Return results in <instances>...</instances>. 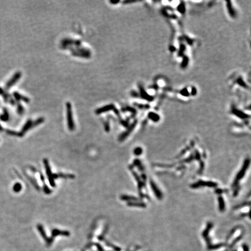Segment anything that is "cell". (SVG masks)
I'll return each instance as SVG.
<instances>
[{
    "instance_id": "35",
    "label": "cell",
    "mask_w": 251,
    "mask_h": 251,
    "mask_svg": "<svg viewBox=\"0 0 251 251\" xmlns=\"http://www.w3.org/2000/svg\"><path fill=\"white\" fill-rule=\"evenodd\" d=\"M5 92V91H4V90L3 89V88L0 87V95H2Z\"/></svg>"
},
{
    "instance_id": "14",
    "label": "cell",
    "mask_w": 251,
    "mask_h": 251,
    "mask_svg": "<svg viewBox=\"0 0 251 251\" xmlns=\"http://www.w3.org/2000/svg\"><path fill=\"white\" fill-rule=\"evenodd\" d=\"M72 55L76 57L82 58L85 59H89L91 58V55L87 54V53H82V52L76 51H72Z\"/></svg>"
},
{
    "instance_id": "22",
    "label": "cell",
    "mask_w": 251,
    "mask_h": 251,
    "mask_svg": "<svg viewBox=\"0 0 251 251\" xmlns=\"http://www.w3.org/2000/svg\"><path fill=\"white\" fill-rule=\"evenodd\" d=\"M148 116L154 122H157L158 120H159V116H158V114H154V113H150V114H149Z\"/></svg>"
},
{
    "instance_id": "31",
    "label": "cell",
    "mask_w": 251,
    "mask_h": 251,
    "mask_svg": "<svg viewBox=\"0 0 251 251\" xmlns=\"http://www.w3.org/2000/svg\"><path fill=\"white\" fill-rule=\"evenodd\" d=\"M105 129L106 131H109L110 130L109 125V123H108V122H107L105 123Z\"/></svg>"
},
{
    "instance_id": "24",
    "label": "cell",
    "mask_w": 251,
    "mask_h": 251,
    "mask_svg": "<svg viewBox=\"0 0 251 251\" xmlns=\"http://www.w3.org/2000/svg\"><path fill=\"white\" fill-rule=\"evenodd\" d=\"M6 133L10 135V136H18L19 137V133L16 131H13V130H7Z\"/></svg>"
},
{
    "instance_id": "21",
    "label": "cell",
    "mask_w": 251,
    "mask_h": 251,
    "mask_svg": "<svg viewBox=\"0 0 251 251\" xmlns=\"http://www.w3.org/2000/svg\"><path fill=\"white\" fill-rule=\"evenodd\" d=\"M22 188V185L20 183H16L15 185H14V187H13V190H14V192H20V191H21Z\"/></svg>"
},
{
    "instance_id": "11",
    "label": "cell",
    "mask_w": 251,
    "mask_h": 251,
    "mask_svg": "<svg viewBox=\"0 0 251 251\" xmlns=\"http://www.w3.org/2000/svg\"><path fill=\"white\" fill-rule=\"evenodd\" d=\"M13 95H14V99H15V101H18V102L22 101L25 103H26V104H28V103L30 102V99L28 97L22 95V94L19 93L18 92H16V91L13 92Z\"/></svg>"
},
{
    "instance_id": "34",
    "label": "cell",
    "mask_w": 251,
    "mask_h": 251,
    "mask_svg": "<svg viewBox=\"0 0 251 251\" xmlns=\"http://www.w3.org/2000/svg\"><path fill=\"white\" fill-rule=\"evenodd\" d=\"M187 63H188V59H187V58H185L184 60L183 63V66H187Z\"/></svg>"
},
{
    "instance_id": "7",
    "label": "cell",
    "mask_w": 251,
    "mask_h": 251,
    "mask_svg": "<svg viewBox=\"0 0 251 251\" xmlns=\"http://www.w3.org/2000/svg\"><path fill=\"white\" fill-rule=\"evenodd\" d=\"M37 228H38V230L39 231V232H40V235H41L42 237L43 238V239H44L45 241L47 243V245H50L51 244H52L53 241V239L52 238L48 237L47 235H46V232H45L44 229V228H43V226H41V224H38V226H37Z\"/></svg>"
},
{
    "instance_id": "1",
    "label": "cell",
    "mask_w": 251,
    "mask_h": 251,
    "mask_svg": "<svg viewBox=\"0 0 251 251\" xmlns=\"http://www.w3.org/2000/svg\"><path fill=\"white\" fill-rule=\"evenodd\" d=\"M66 116H67V123L68 129L70 131H73L75 129V124L74 123L73 118V113H72V104L70 102H68L66 104Z\"/></svg>"
},
{
    "instance_id": "12",
    "label": "cell",
    "mask_w": 251,
    "mask_h": 251,
    "mask_svg": "<svg viewBox=\"0 0 251 251\" xmlns=\"http://www.w3.org/2000/svg\"><path fill=\"white\" fill-rule=\"evenodd\" d=\"M150 185L151 187L152 191L154 192L155 196L157 197V198L159 199H161L162 198V192H161L160 190L159 189V188H158L157 185H156V184H155L153 181L151 180L150 181Z\"/></svg>"
},
{
    "instance_id": "16",
    "label": "cell",
    "mask_w": 251,
    "mask_h": 251,
    "mask_svg": "<svg viewBox=\"0 0 251 251\" xmlns=\"http://www.w3.org/2000/svg\"><path fill=\"white\" fill-rule=\"evenodd\" d=\"M218 202H219V210L221 212L224 211L225 210V203L224 201V199L222 198L221 197H220L218 198Z\"/></svg>"
},
{
    "instance_id": "20",
    "label": "cell",
    "mask_w": 251,
    "mask_h": 251,
    "mask_svg": "<svg viewBox=\"0 0 251 251\" xmlns=\"http://www.w3.org/2000/svg\"><path fill=\"white\" fill-rule=\"evenodd\" d=\"M24 107L23 106L21 103L18 102V104H17V112H18V114H22L24 113Z\"/></svg>"
},
{
    "instance_id": "29",
    "label": "cell",
    "mask_w": 251,
    "mask_h": 251,
    "mask_svg": "<svg viewBox=\"0 0 251 251\" xmlns=\"http://www.w3.org/2000/svg\"><path fill=\"white\" fill-rule=\"evenodd\" d=\"M184 9H185V8H184V6L183 5V4H181L180 6L178 7V10H179L180 12L181 13L184 12V11H185Z\"/></svg>"
},
{
    "instance_id": "27",
    "label": "cell",
    "mask_w": 251,
    "mask_h": 251,
    "mask_svg": "<svg viewBox=\"0 0 251 251\" xmlns=\"http://www.w3.org/2000/svg\"><path fill=\"white\" fill-rule=\"evenodd\" d=\"M228 9H229V12H230V15H231L232 16H234L235 15V13H234V12L233 9H232V8H231V7L230 4H228Z\"/></svg>"
},
{
    "instance_id": "32",
    "label": "cell",
    "mask_w": 251,
    "mask_h": 251,
    "mask_svg": "<svg viewBox=\"0 0 251 251\" xmlns=\"http://www.w3.org/2000/svg\"><path fill=\"white\" fill-rule=\"evenodd\" d=\"M96 246H97V248H98V251H104V249H103L102 246H101V245L99 244V243H97Z\"/></svg>"
},
{
    "instance_id": "33",
    "label": "cell",
    "mask_w": 251,
    "mask_h": 251,
    "mask_svg": "<svg viewBox=\"0 0 251 251\" xmlns=\"http://www.w3.org/2000/svg\"><path fill=\"white\" fill-rule=\"evenodd\" d=\"M242 248H243V251H249V247H248V246L247 245H245V244L243 245Z\"/></svg>"
},
{
    "instance_id": "2",
    "label": "cell",
    "mask_w": 251,
    "mask_h": 251,
    "mask_svg": "<svg viewBox=\"0 0 251 251\" xmlns=\"http://www.w3.org/2000/svg\"><path fill=\"white\" fill-rule=\"evenodd\" d=\"M249 165H250V160L249 159H246V160L244 161L243 164V166L242 167L241 169L239 171L238 173L237 174V175H236V177L235 178L234 181L233 183V187H236L238 184L239 181L245 175V173H246V170L249 167Z\"/></svg>"
},
{
    "instance_id": "38",
    "label": "cell",
    "mask_w": 251,
    "mask_h": 251,
    "mask_svg": "<svg viewBox=\"0 0 251 251\" xmlns=\"http://www.w3.org/2000/svg\"><path fill=\"white\" fill-rule=\"evenodd\" d=\"M236 251V250H234V251Z\"/></svg>"
},
{
    "instance_id": "37",
    "label": "cell",
    "mask_w": 251,
    "mask_h": 251,
    "mask_svg": "<svg viewBox=\"0 0 251 251\" xmlns=\"http://www.w3.org/2000/svg\"><path fill=\"white\" fill-rule=\"evenodd\" d=\"M2 130H3V128H2V127L1 126V124H0V131H2Z\"/></svg>"
},
{
    "instance_id": "26",
    "label": "cell",
    "mask_w": 251,
    "mask_h": 251,
    "mask_svg": "<svg viewBox=\"0 0 251 251\" xmlns=\"http://www.w3.org/2000/svg\"><path fill=\"white\" fill-rule=\"evenodd\" d=\"M2 97H3V99H4V101H5V102H8V101H9V98H9V95L8 93H7V92H4V94L2 95Z\"/></svg>"
},
{
    "instance_id": "28",
    "label": "cell",
    "mask_w": 251,
    "mask_h": 251,
    "mask_svg": "<svg viewBox=\"0 0 251 251\" xmlns=\"http://www.w3.org/2000/svg\"><path fill=\"white\" fill-rule=\"evenodd\" d=\"M9 102L12 105H15L16 104V101L15 100V99H14V98H9Z\"/></svg>"
},
{
    "instance_id": "15",
    "label": "cell",
    "mask_w": 251,
    "mask_h": 251,
    "mask_svg": "<svg viewBox=\"0 0 251 251\" xmlns=\"http://www.w3.org/2000/svg\"><path fill=\"white\" fill-rule=\"evenodd\" d=\"M9 119V114L7 108L3 109V114H0V120L2 122H7Z\"/></svg>"
},
{
    "instance_id": "19",
    "label": "cell",
    "mask_w": 251,
    "mask_h": 251,
    "mask_svg": "<svg viewBox=\"0 0 251 251\" xmlns=\"http://www.w3.org/2000/svg\"><path fill=\"white\" fill-rule=\"evenodd\" d=\"M129 206H136V207H145V204L142 202H129L128 204Z\"/></svg>"
},
{
    "instance_id": "17",
    "label": "cell",
    "mask_w": 251,
    "mask_h": 251,
    "mask_svg": "<svg viewBox=\"0 0 251 251\" xmlns=\"http://www.w3.org/2000/svg\"><path fill=\"white\" fill-rule=\"evenodd\" d=\"M44 122V117H39V118L37 119V120H36L35 121L33 122L32 128H34V127H36V126H38L39 124H41V123H43V122Z\"/></svg>"
},
{
    "instance_id": "23",
    "label": "cell",
    "mask_w": 251,
    "mask_h": 251,
    "mask_svg": "<svg viewBox=\"0 0 251 251\" xmlns=\"http://www.w3.org/2000/svg\"><path fill=\"white\" fill-rule=\"evenodd\" d=\"M143 153V149L141 147H137L134 149V153L137 156H140Z\"/></svg>"
},
{
    "instance_id": "30",
    "label": "cell",
    "mask_w": 251,
    "mask_h": 251,
    "mask_svg": "<svg viewBox=\"0 0 251 251\" xmlns=\"http://www.w3.org/2000/svg\"><path fill=\"white\" fill-rule=\"evenodd\" d=\"M44 192L46 193H47V194H49V193H50L51 191V190L49 189L48 187L46 186V185H44Z\"/></svg>"
},
{
    "instance_id": "25",
    "label": "cell",
    "mask_w": 251,
    "mask_h": 251,
    "mask_svg": "<svg viewBox=\"0 0 251 251\" xmlns=\"http://www.w3.org/2000/svg\"><path fill=\"white\" fill-rule=\"evenodd\" d=\"M234 114H236V115H237L238 116L241 117V118H245V117H247V116H246V114H245L242 112H239V111H234Z\"/></svg>"
},
{
    "instance_id": "18",
    "label": "cell",
    "mask_w": 251,
    "mask_h": 251,
    "mask_svg": "<svg viewBox=\"0 0 251 251\" xmlns=\"http://www.w3.org/2000/svg\"><path fill=\"white\" fill-rule=\"evenodd\" d=\"M120 198L123 200V201H137V198H136V197H132V196H128V195H123L120 197Z\"/></svg>"
},
{
    "instance_id": "9",
    "label": "cell",
    "mask_w": 251,
    "mask_h": 251,
    "mask_svg": "<svg viewBox=\"0 0 251 251\" xmlns=\"http://www.w3.org/2000/svg\"><path fill=\"white\" fill-rule=\"evenodd\" d=\"M136 124H137V121L136 120V121H135L133 123V124H132L129 127V129H127V130H126L125 132H124V133H122V135H120L119 138V140L120 141H122L124 140V139L128 137V136H129V134H130V133L133 131V129H134V127H136Z\"/></svg>"
},
{
    "instance_id": "4",
    "label": "cell",
    "mask_w": 251,
    "mask_h": 251,
    "mask_svg": "<svg viewBox=\"0 0 251 251\" xmlns=\"http://www.w3.org/2000/svg\"><path fill=\"white\" fill-rule=\"evenodd\" d=\"M22 76V73L21 72H17L13 75V76L11 78V79L5 85V88L7 90H9L11 87L15 85L17 82L19 80Z\"/></svg>"
},
{
    "instance_id": "8",
    "label": "cell",
    "mask_w": 251,
    "mask_h": 251,
    "mask_svg": "<svg viewBox=\"0 0 251 251\" xmlns=\"http://www.w3.org/2000/svg\"><path fill=\"white\" fill-rule=\"evenodd\" d=\"M114 108H115V106H114V104H108V105H105L104 106L101 107V108H98L97 109L95 110V114H104V113L107 112L108 111H112V110L114 109Z\"/></svg>"
},
{
    "instance_id": "5",
    "label": "cell",
    "mask_w": 251,
    "mask_h": 251,
    "mask_svg": "<svg viewBox=\"0 0 251 251\" xmlns=\"http://www.w3.org/2000/svg\"><path fill=\"white\" fill-rule=\"evenodd\" d=\"M44 166L46 170V173L48 175V178L49 181H50V183L52 187H55V184L54 182V178H53V175L52 173L51 170L50 169V165H49L47 159H44Z\"/></svg>"
},
{
    "instance_id": "36",
    "label": "cell",
    "mask_w": 251,
    "mask_h": 251,
    "mask_svg": "<svg viewBox=\"0 0 251 251\" xmlns=\"http://www.w3.org/2000/svg\"><path fill=\"white\" fill-rule=\"evenodd\" d=\"M119 2H120L119 1H109L110 3L112 4H118Z\"/></svg>"
},
{
    "instance_id": "3",
    "label": "cell",
    "mask_w": 251,
    "mask_h": 251,
    "mask_svg": "<svg viewBox=\"0 0 251 251\" xmlns=\"http://www.w3.org/2000/svg\"><path fill=\"white\" fill-rule=\"evenodd\" d=\"M217 184L212 181H198V182L194 183L191 185V187L192 188H197L201 187H217Z\"/></svg>"
},
{
    "instance_id": "13",
    "label": "cell",
    "mask_w": 251,
    "mask_h": 251,
    "mask_svg": "<svg viewBox=\"0 0 251 251\" xmlns=\"http://www.w3.org/2000/svg\"><path fill=\"white\" fill-rule=\"evenodd\" d=\"M70 235V233L67 231H62L58 229H53L52 231V238L58 236H69Z\"/></svg>"
},
{
    "instance_id": "10",
    "label": "cell",
    "mask_w": 251,
    "mask_h": 251,
    "mask_svg": "<svg viewBox=\"0 0 251 251\" xmlns=\"http://www.w3.org/2000/svg\"><path fill=\"white\" fill-rule=\"evenodd\" d=\"M32 123L33 121L29 119L27 120L25 124H24L23 127L21 131L20 132V133H19V137H22V136H23L24 134H25L27 131H29L30 129H32Z\"/></svg>"
},
{
    "instance_id": "6",
    "label": "cell",
    "mask_w": 251,
    "mask_h": 251,
    "mask_svg": "<svg viewBox=\"0 0 251 251\" xmlns=\"http://www.w3.org/2000/svg\"><path fill=\"white\" fill-rule=\"evenodd\" d=\"M62 46H75V47H80L82 45V41L79 40H73L72 38H66L63 39L61 41Z\"/></svg>"
}]
</instances>
